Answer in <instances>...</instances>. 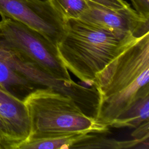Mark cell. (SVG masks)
I'll return each mask as SVG.
<instances>
[{"instance_id": "16", "label": "cell", "mask_w": 149, "mask_h": 149, "mask_svg": "<svg viewBox=\"0 0 149 149\" xmlns=\"http://www.w3.org/2000/svg\"><path fill=\"white\" fill-rule=\"evenodd\" d=\"M132 133L133 139L139 140L149 139V120H146L140 125Z\"/></svg>"}, {"instance_id": "10", "label": "cell", "mask_w": 149, "mask_h": 149, "mask_svg": "<svg viewBox=\"0 0 149 149\" xmlns=\"http://www.w3.org/2000/svg\"><path fill=\"white\" fill-rule=\"evenodd\" d=\"M0 86L23 100L38 88L0 58Z\"/></svg>"}, {"instance_id": "4", "label": "cell", "mask_w": 149, "mask_h": 149, "mask_svg": "<svg viewBox=\"0 0 149 149\" xmlns=\"http://www.w3.org/2000/svg\"><path fill=\"white\" fill-rule=\"evenodd\" d=\"M0 41L55 77L73 81L59 57L56 45L38 31L3 17L0 20Z\"/></svg>"}, {"instance_id": "1", "label": "cell", "mask_w": 149, "mask_h": 149, "mask_svg": "<svg viewBox=\"0 0 149 149\" xmlns=\"http://www.w3.org/2000/svg\"><path fill=\"white\" fill-rule=\"evenodd\" d=\"M149 32L137 37L97 73L96 120L108 127L140 96L149 93Z\"/></svg>"}, {"instance_id": "14", "label": "cell", "mask_w": 149, "mask_h": 149, "mask_svg": "<svg viewBox=\"0 0 149 149\" xmlns=\"http://www.w3.org/2000/svg\"><path fill=\"white\" fill-rule=\"evenodd\" d=\"M97 4L111 9H120L127 8L130 5L124 0H88Z\"/></svg>"}, {"instance_id": "13", "label": "cell", "mask_w": 149, "mask_h": 149, "mask_svg": "<svg viewBox=\"0 0 149 149\" xmlns=\"http://www.w3.org/2000/svg\"><path fill=\"white\" fill-rule=\"evenodd\" d=\"M17 141L0 115V149H17Z\"/></svg>"}, {"instance_id": "8", "label": "cell", "mask_w": 149, "mask_h": 149, "mask_svg": "<svg viewBox=\"0 0 149 149\" xmlns=\"http://www.w3.org/2000/svg\"><path fill=\"white\" fill-rule=\"evenodd\" d=\"M0 115L9 127L18 147L29 137L30 123L23 100L0 86Z\"/></svg>"}, {"instance_id": "15", "label": "cell", "mask_w": 149, "mask_h": 149, "mask_svg": "<svg viewBox=\"0 0 149 149\" xmlns=\"http://www.w3.org/2000/svg\"><path fill=\"white\" fill-rule=\"evenodd\" d=\"M134 9L141 16L149 18V0H130Z\"/></svg>"}, {"instance_id": "6", "label": "cell", "mask_w": 149, "mask_h": 149, "mask_svg": "<svg viewBox=\"0 0 149 149\" xmlns=\"http://www.w3.org/2000/svg\"><path fill=\"white\" fill-rule=\"evenodd\" d=\"M0 15L18 21L56 44L65 31V19L48 0H0Z\"/></svg>"}, {"instance_id": "2", "label": "cell", "mask_w": 149, "mask_h": 149, "mask_svg": "<svg viewBox=\"0 0 149 149\" xmlns=\"http://www.w3.org/2000/svg\"><path fill=\"white\" fill-rule=\"evenodd\" d=\"M136 38L132 34L69 18L65 20L64 34L56 47L66 69L91 86L97 73Z\"/></svg>"}, {"instance_id": "7", "label": "cell", "mask_w": 149, "mask_h": 149, "mask_svg": "<svg viewBox=\"0 0 149 149\" xmlns=\"http://www.w3.org/2000/svg\"><path fill=\"white\" fill-rule=\"evenodd\" d=\"M88 7L79 18L110 30L137 37L149 32V18L141 16L130 6L114 9L87 0Z\"/></svg>"}, {"instance_id": "5", "label": "cell", "mask_w": 149, "mask_h": 149, "mask_svg": "<svg viewBox=\"0 0 149 149\" xmlns=\"http://www.w3.org/2000/svg\"><path fill=\"white\" fill-rule=\"evenodd\" d=\"M0 58L38 88H50L70 97L86 115L95 119L99 95L94 87L57 79L3 42H0Z\"/></svg>"}, {"instance_id": "9", "label": "cell", "mask_w": 149, "mask_h": 149, "mask_svg": "<svg viewBox=\"0 0 149 149\" xmlns=\"http://www.w3.org/2000/svg\"><path fill=\"white\" fill-rule=\"evenodd\" d=\"M92 133H72L45 136L29 137L17 149L77 148Z\"/></svg>"}, {"instance_id": "3", "label": "cell", "mask_w": 149, "mask_h": 149, "mask_svg": "<svg viewBox=\"0 0 149 149\" xmlns=\"http://www.w3.org/2000/svg\"><path fill=\"white\" fill-rule=\"evenodd\" d=\"M23 102L30 119L29 137L108 132V127L86 115L72 98L52 89H36Z\"/></svg>"}, {"instance_id": "11", "label": "cell", "mask_w": 149, "mask_h": 149, "mask_svg": "<svg viewBox=\"0 0 149 149\" xmlns=\"http://www.w3.org/2000/svg\"><path fill=\"white\" fill-rule=\"evenodd\" d=\"M146 120H149V93L139 97L110 127L136 128Z\"/></svg>"}, {"instance_id": "12", "label": "cell", "mask_w": 149, "mask_h": 149, "mask_svg": "<svg viewBox=\"0 0 149 149\" xmlns=\"http://www.w3.org/2000/svg\"><path fill=\"white\" fill-rule=\"evenodd\" d=\"M65 19H79L88 7L87 0H48Z\"/></svg>"}]
</instances>
